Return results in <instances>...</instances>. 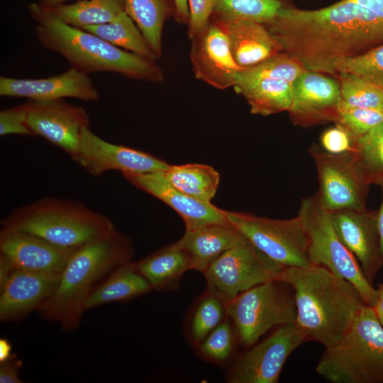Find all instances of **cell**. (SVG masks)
<instances>
[{"label": "cell", "mask_w": 383, "mask_h": 383, "mask_svg": "<svg viewBox=\"0 0 383 383\" xmlns=\"http://www.w3.org/2000/svg\"><path fill=\"white\" fill-rule=\"evenodd\" d=\"M370 9L383 21V0H353Z\"/></svg>", "instance_id": "43"}, {"label": "cell", "mask_w": 383, "mask_h": 383, "mask_svg": "<svg viewBox=\"0 0 383 383\" xmlns=\"http://www.w3.org/2000/svg\"><path fill=\"white\" fill-rule=\"evenodd\" d=\"M190 40V60L196 78L219 89L233 87L243 68L232 55L226 22L212 16L206 28Z\"/></svg>", "instance_id": "14"}, {"label": "cell", "mask_w": 383, "mask_h": 383, "mask_svg": "<svg viewBox=\"0 0 383 383\" xmlns=\"http://www.w3.org/2000/svg\"><path fill=\"white\" fill-rule=\"evenodd\" d=\"M383 123V109L342 108L338 121L355 138Z\"/></svg>", "instance_id": "37"}, {"label": "cell", "mask_w": 383, "mask_h": 383, "mask_svg": "<svg viewBox=\"0 0 383 383\" xmlns=\"http://www.w3.org/2000/svg\"><path fill=\"white\" fill-rule=\"evenodd\" d=\"M217 0H187L189 19L187 34L189 39L204 30L208 25Z\"/></svg>", "instance_id": "40"}, {"label": "cell", "mask_w": 383, "mask_h": 383, "mask_svg": "<svg viewBox=\"0 0 383 383\" xmlns=\"http://www.w3.org/2000/svg\"><path fill=\"white\" fill-rule=\"evenodd\" d=\"M378 185L380 186L382 189V200L381 206L378 211H377V226L380 238V245H381V255L382 260L383 262V180H382Z\"/></svg>", "instance_id": "45"}, {"label": "cell", "mask_w": 383, "mask_h": 383, "mask_svg": "<svg viewBox=\"0 0 383 383\" xmlns=\"http://www.w3.org/2000/svg\"><path fill=\"white\" fill-rule=\"evenodd\" d=\"M125 11L142 32L157 58L162 53V31L174 13L173 0H125Z\"/></svg>", "instance_id": "28"}, {"label": "cell", "mask_w": 383, "mask_h": 383, "mask_svg": "<svg viewBox=\"0 0 383 383\" xmlns=\"http://www.w3.org/2000/svg\"><path fill=\"white\" fill-rule=\"evenodd\" d=\"M244 238L228 221L185 231L177 241L187 254L192 270L204 273L214 260Z\"/></svg>", "instance_id": "23"}, {"label": "cell", "mask_w": 383, "mask_h": 383, "mask_svg": "<svg viewBox=\"0 0 383 383\" xmlns=\"http://www.w3.org/2000/svg\"><path fill=\"white\" fill-rule=\"evenodd\" d=\"M238 345L235 328L227 316L195 349L202 360L219 365L231 360Z\"/></svg>", "instance_id": "35"}, {"label": "cell", "mask_w": 383, "mask_h": 383, "mask_svg": "<svg viewBox=\"0 0 383 383\" xmlns=\"http://www.w3.org/2000/svg\"><path fill=\"white\" fill-rule=\"evenodd\" d=\"M77 248L59 246L26 232L0 231V255L15 270L60 273Z\"/></svg>", "instance_id": "19"}, {"label": "cell", "mask_w": 383, "mask_h": 383, "mask_svg": "<svg viewBox=\"0 0 383 383\" xmlns=\"http://www.w3.org/2000/svg\"><path fill=\"white\" fill-rule=\"evenodd\" d=\"M307 341L296 323L275 328L264 340L239 355L231 367L230 383H277L291 354Z\"/></svg>", "instance_id": "13"}, {"label": "cell", "mask_w": 383, "mask_h": 383, "mask_svg": "<svg viewBox=\"0 0 383 383\" xmlns=\"http://www.w3.org/2000/svg\"><path fill=\"white\" fill-rule=\"evenodd\" d=\"M226 217L255 247L284 267L311 265L309 238L298 216L289 219H273L226 211Z\"/></svg>", "instance_id": "11"}, {"label": "cell", "mask_w": 383, "mask_h": 383, "mask_svg": "<svg viewBox=\"0 0 383 383\" xmlns=\"http://www.w3.org/2000/svg\"><path fill=\"white\" fill-rule=\"evenodd\" d=\"M152 290L174 291L182 276L192 270L189 258L178 241L134 262Z\"/></svg>", "instance_id": "25"}, {"label": "cell", "mask_w": 383, "mask_h": 383, "mask_svg": "<svg viewBox=\"0 0 383 383\" xmlns=\"http://www.w3.org/2000/svg\"><path fill=\"white\" fill-rule=\"evenodd\" d=\"M2 228L39 236L55 245L79 248L116 226L106 216L76 201L45 197L15 209Z\"/></svg>", "instance_id": "5"}, {"label": "cell", "mask_w": 383, "mask_h": 383, "mask_svg": "<svg viewBox=\"0 0 383 383\" xmlns=\"http://www.w3.org/2000/svg\"><path fill=\"white\" fill-rule=\"evenodd\" d=\"M133 255L130 239L117 228L81 245L62 272L55 290L36 311L65 332L75 331L94 285L117 267L132 261Z\"/></svg>", "instance_id": "4"}, {"label": "cell", "mask_w": 383, "mask_h": 383, "mask_svg": "<svg viewBox=\"0 0 383 383\" xmlns=\"http://www.w3.org/2000/svg\"><path fill=\"white\" fill-rule=\"evenodd\" d=\"M333 226L346 248L357 259L367 281L373 284L383 265L377 211H329Z\"/></svg>", "instance_id": "18"}, {"label": "cell", "mask_w": 383, "mask_h": 383, "mask_svg": "<svg viewBox=\"0 0 383 383\" xmlns=\"http://www.w3.org/2000/svg\"><path fill=\"white\" fill-rule=\"evenodd\" d=\"M82 29L125 50L149 60L157 59L142 32L126 11L119 13L111 22L89 26Z\"/></svg>", "instance_id": "30"}, {"label": "cell", "mask_w": 383, "mask_h": 383, "mask_svg": "<svg viewBox=\"0 0 383 383\" xmlns=\"http://www.w3.org/2000/svg\"><path fill=\"white\" fill-rule=\"evenodd\" d=\"M15 353L12 352V345L6 338L0 339V362L11 358Z\"/></svg>", "instance_id": "46"}, {"label": "cell", "mask_w": 383, "mask_h": 383, "mask_svg": "<svg viewBox=\"0 0 383 383\" xmlns=\"http://www.w3.org/2000/svg\"><path fill=\"white\" fill-rule=\"evenodd\" d=\"M287 6V0H217L212 16L224 22L251 21L265 25Z\"/></svg>", "instance_id": "32"}, {"label": "cell", "mask_w": 383, "mask_h": 383, "mask_svg": "<svg viewBox=\"0 0 383 383\" xmlns=\"http://www.w3.org/2000/svg\"><path fill=\"white\" fill-rule=\"evenodd\" d=\"M227 316L235 328L239 345L249 348L272 329L296 323L292 288L274 279L257 284L228 301Z\"/></svg>", "instance_id": "7"}, {"label": "cell", "mask_w": 383, "mask_h": 383, "mask_svg": "<svg viewBox=\"0 0 383 383\" xmlns=\"http://www.w3.org/2000/svg\"><path fill=\"white\" fill-rule=\"evenodd\" d=\"M161 172L174 188L204 202H211L220 183L219 173L212 167L204 164L170 165Z\"/></svg>", "instance_id": "27"}, {"label": "cell", "mask_w": 383, "mask_h": 383, "mask_svg": "<svg viewBox=\"0 0 383 383\" xmlns=\"http://www.w3.org/2000/svg\"><path fill=\"white\" fill-rule=\"evenodd\" d=\"M47 9L65 23L82 28L113 21L125 11V0H82Z\"/></svg>", "instance_id": "31"}, {"label": "cell", "mask_w": 383, "mask_h": 383, "mask_svg": "<svg viewBox=\"0 0 383 383\" xmlns=\"http://www.w3.org/2000/svg\"><path fill=\"white\" fill-rule=\"evenodd\" d=\"M26 103L0 111V135H20L34 136L26 123Z\"/></svg>", "instance_id": "39"}, {"label": "cell", "mask_w": 383, "mask_h": 383, "mask_svg": "<svg viewBox=\"0 0 383 383\" xmlns=\"http://www.w3.org/2000/svg\"><path fill=\"white\" fill-rule=\"evenodd\" d=\"M307 71L289 54L281 52L237 74L233 89L242 95L253 114L269 116L289 111L295 80Z\"/></svg>", "instance_id": "9"}, {"label": "cell", "mask_w": 383, "mask_h": 383, "mask_svg": "<svg viewBox=\"0 0 383 383\" xmlns=\"http://www.w3.org/2000/svg\"><path fill=\"white\" fill-rule=\"evenodd\" d=\"M377 296L373 306L377 318L381 325L383 326V283L378 285Z\"/></svg>", "instance_id": "44"}, {"label": "cell", "mask_w": 383, "mask_h": 383, "mask_svg": "<svg viewBox=\"0 0 383 383\" xmlns=\"http://www.w3.org/2000/svg\"><path fill=\"white\" fill-rule=\"evenodd\" d=\"M284 268L245 237L214 260L203 274L206 289L228 302L257 284L279 279Z\"/></svg>", "instance_id": "10"}, {"label": "cell", "mask_w": 383, "mask_h": 383, "mask_svg": "<svg viewBox=\"0 0 383 383\" xmlns=\"http://www.w3.org/2000/svg\"><path fill=\"white\" fill-rule=\"evenodd\" d=\"M226 304L207 289L194 301L184 324L185 337L194 348L227 318Z\"/></svg>", "instance_id": "29"}, {"label": "cell", "mask_w": 383, "mask_h": 383, "mask_svg": "<svg viewBox=\"0 0 383 383\" xmlns=\"http://www.w3.org/2000/svg\"><path fill=\"white\" fill-rule=\"evenodd\" d=\"M174 6V16L177 22L188 25L189 12L187 0H173Z\"/></svg>", "instance_id": "42"}, {"label": "cell", "mask_w": 383, "mask_h": 383, "mask_svg": "<svg viewBox=\"0 0 383 383\" xmlns=\"http://www.w3.org/2000/svg\"><path fill=\"white\" fill-rule=\"evenodd\" d=\"M71 158L94 176L111 170L122 173L162 172L170 166L148 152L109 143L93 133L89 127L83 131L77 150Z\"/></svg>", "instance_id": "15"}, {"label": "cell", "mask_w": 383, "mask_h": 383, "mask_svg": "<svg viewBox=\"0 0 383 383\" xmlns=\"http://www.w3.org/2000/svg\"><path fill=\"white\" fill-rule=\"evenodd\" d=\"M265 26L307 70L334 76L338 63L383 43V21L353 0L311 11L287 6Z\"/></svg>", "instance_id": "1"}, {"label": "cell", "mask_w": 383, "mask_h": 383, "mask_svg": "<svg viewBox=\"0 0 383 383\" xmlns=\"http://www.w3.org/2000/svg\"><path fill=\"white\" fill-rule=\"evenodd\" d=\"M152 290L134 262L131 261L115 268L107 279L95 286L85 301L84 310L113 302L128 301Z\"/></svg>", "instance_id": "26"}, {"label": "cell", "mask_w": 383, "mask_h": 383, "mask_svg": "<svg viewBox=\"0 0 383 383\" xmlns=\"http://www.w3.org/2000/svg\"><path fill=\"white\" fill-rule=\"evenodd\" d=\"M340 109H383V88L353 74L339 72Z\"/></svg>", "instance_id": "34"}, {"label": "cell", "mask_w": 383, "mask_h": 383, "mask_svg": "<svg viewBox=\"0 0 383 383\" xmlns=\"http://www.w3.org/2000/svg\"><path fill=\"white\" fill-rule=\"evenodd\" d=\"M23 365L21 359L14 354L9 360L0 362V382L1 383H21L23 382L20 377L19 371Z\"/></svg>", "instance_id": "41"}, {"label": "cell", "mask_w": 383, "mask_h": 383, "mask_svg": "<svg viewBox=\"0 0 383 383\" xmlns=\"http://www.w3.org/2000/svg\"><path fill=\"white\" fill-rule=\"evenodd\" d=\"M353 152L371 184L383 180V123L357 137Z\"/></svg>", "instance_id": "33"}, {"label": "cell", "mask_w": 383, "mask_h": 383, "mask_svg": "<svg viewBox=\"0 0 383 383\" xmlns=\"http://www.w3.org/2000/svg\"><path fill=\"white\" fill-rule=\"evenodd\" d=\"M61 273L14 270L0 288L1 322H18L37 311L57 288Z\"/></svg>", "instance_id": "22"}, {"label": "cell", "mask_w": 383, "mask_h": 383, "mask_svg": "<svg viewBox=\"0 0 383 383\" xmlns=\"http://www.w3.org/2000/svg\"><path fill=\"white\" fill-rule=\"evenodd\" d=\"M318 175L317 192L328 211L363 210L370 182L359 167L353 152L333 155L319 145L309 149Z\"/></svg>", "instance_id": "12"}, {"label": "cell", "mask_w": 383, "mask_h": 383, "mask_svg": "<svg viewBox=\"0 0 383 383\" xmlns=\"http://www.w3.org/2000/svg\"><path fill=\"white\" fill-rule=\"evenodd\" d=\"M0 95L24 97L33 101L73 97L94 101L99 99V92L88 74L72 67L47 78L16 79L1 76Z\"/></svg>", "instance_id": "21"}, {"label": "cell", "mask_w": 383, "mask_h": 383, "mask_svg": "<svg viewBox=\"0 0 383 383\" xmlns=\"http://www.w3.org/2000/svg\"><path fill=\"white\" fill-rule=\"evenodd\" d=\"M292 288L296 323L307 340L336 345L367 305L350 282L325 267H285L279 278Z\"/></svg>", "instance_id": "2"}, {"label": "cell", "mask_w": 383, "mask_h": 383, "mask_svg": "<svg viewBox=\"0 0 383 383\" xmlns=\"http://www.w3.org/2000/svg\"><path fill=\"white\" fill-rule=\"evenodd\" d=\"M226 23L232 55L239 67H254L282 52L265 24L251 21Z\"/></svg>", "instance_id": "24"}, {"label": "cell", "mask_w": 383, "mask_h": 383, "mask_svg": "<svg viewBox=\"0 0 383 383\" xmlns=\"http://www.w3.org/2000/svg\"><path fill=\"white\" fill-rule=\"evenodd\" d=\"M25 103L26 123L33 135L43 137L72 157L77 150L83 131L89 127L87 111L63 99Z\"/></svg>", "instance_id": "16"}, {"label": "cell", "mask_w": 383, "mask_h": 383, "mask_svg": "<svg viewBox=\"0 0 383 383\" xmlns=\"http://www.w3.org/2000/svg\"><path fill=\"white\" fill-rule=\"evenodd\" d=\"M297 216L309 238L311 265L325 267L350 282L365 304L373 306L377 290L365 278L357 259L338 237L318 192L302 199Z\"/></svg>", "instance_id": "8"}, {"label": "cell", "mask_w": 383, "mask_h": 383, "mask_svg": "<svg viewBox=\"0 0 383 383\" xmlns=\"http://www.w3.org/2000/svg\"><path fill=\"white\" fill-rule=\"evenodd\" d=\"M316 372L332 383L383 382V326L365 305L335 346L325 348Z\"/></svg>", "instance_id": "6"}, {"label": "cell", "mask_w": 383, "mask_h": 383, "mask_svg": "<svg viewBox=\"0 0 383 383\" xmlns=\"http://www.w3.org/2000/svg\"><path fill=\"white\" fill-rule=\"evenodd\" d=\"M68 0H40L38 3L40 6L45 8H52L60 4H62L65 1ZM82 1V0H78Z\"/></svg>", "instance_id": "47"}, {"label": "cell", "mask_w": 383, "mask_h": 383, "mask_svg": "<svg viewBox=\"0 0 383 383\" xmlns=\"http://www.w3.org/2000/svg\"><path fill=\"white\" fill-rule=\"evenodd\" d=\"M337 70L338 74H353L383 88V43L361 55L340 62Z\"/></svg>", "instance_id": "36"}, {"label": "cell", "mask_w": 383, "mask_h": 383, "mask_svg": "<svg viewBox=\"0 0 383 383\" xmlns=\"http://www.w3.org/2000/svg\"><path fill=\"white\" fill-rule=\"evenodd\" d=\"M36 22L35 33L46 49L64 57L71 67L86 74L109 72L150 83L164 81L155 60L120 48L82 28L60 20L48 9L33 3L28 6Z\"/></svg>", "instance_id": "3"}, {"label": "cell", "mask_w": 383, "mask_h": 383, "mask_svg": "<svg viewBox=\"0 0 383 383\" xmlns=\"http://www.w3.org/2000/svg\"><path fill=\"white\" fill-rule=\"evenodd\" d=\"M288 112L293 123L302 127L337 123L340 113L338 81L323 73L306 71L294 82Z\"/></svg>", "instance_id": "17"}, {"label": "cell", "mask_w": 383, "mask_h": 383, "mask_svg": "<svg viewBox=\"0 0 383 383\" xmlns=\"http://www.w3.org/2000/svg\"><path fill=\"white\" fill-rule=\"evenodd\" d=\"M355 139L344 126L335 123L322 133L320 147L330 154H344L354 150Z\"/></svg>", "instance_id": "38"}, {"label": "cell", "mask_w": 383, "mask_h": 383, "mask_svg": "<svg viewBox=\"0 0 383 383\" xmlns=\"http://www.w3.org/2000/svg\"><path fill=\"white\" fill-rule=\"evenodd\" d=\"M122 174L132 185L156 197L176 211L184 223L185 231L228 222L226 211L211 202L201 201L182 193L170 184L161 172H123Z\"/></svg>", "instance_id": "20"}]
</instances>
